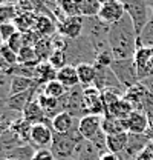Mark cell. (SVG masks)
Listing matches in <instances>:
<instances>
[{
  "label": "cell",
  "instance_id": "1",
  "mask_svg": "<svg viewBox=\"0 0 153 160\" xmlns=\"http://www.w3.org/2000/svg\"><path fill=\"white\" fill-rule=\"evenodd\" d=\"M107 42L115 60L133 59L138 49V32L132 19L126 14L119 22L109 26Z\"/></svg>",
  "mask_w": 153,
  "mask_h": 160
},
{
  "label": "cell",
  "instance_id": "2",
  "mask_svg": "<svg viewBox=\"0 0 153 160\" xmlns=\"http://www.w3.org/2000/svg\"><path fill=\"white\" fill-rule=\"evenodd\" d=\"M64 51L69 65L78 66L81 63H94L96 60V51L87 36L81 34L78 39H66Z\"/></svg>",
  "mask_w": 153,
  "mask_h": 160
},
{
  "label": "cell",
  "instance_id": "3",
  "mask_svg": "<svg viewBox=\"0 0 153 160\" xmlns=\"http://www.w3.org/2000/svg\"><path fill=\"white\" fill-rule=\"evenodd\" d=\"M123 3H124L126 14L132 19L135 29L139 36L141 31L144 29V26L149 23V20L152 17L150 0H124Z\"/></svg>",
  "mask_w": 153,
  "mask_h": 160
},
{
  "label": "cell",
  "instance_id": "4",
  "mask_svg": "<svg viewBox=\"0 0 153 160\" xmlns=\"http://www.w3.org/2000/svg\"><path fill=\"white\" fill-rule=\"evenodd\" d=\"M110 69L114 71L116 79L119 80V83L129 89L135 85L141 83L139 77H138V69L135 65L133 59H124V60H114L110 65Z\"/></svg>",
  "mask_w": 153,
  "mask_h": 160
},
{
  "label": "cell",
  "instance_id": "5",
  "mask_svg": "<svg viewBox=\"0 0 153 160\" xmlns=\"http://www.w3.org/2000/svg\"><path fill=\"white\" fill-rule=\"evenodd\" d=\"M76 143L69 134L54 132V139L51 143V151L57 160H71L76 152Z\"/></svg>",
  "mask_w": 153,
  "mask_h": 160
},
{
  "label": "cell",
  "instance_id": "6",
  "mask_svg": "<svg viewBox=\"0 0 153 160\" xmlns=\"http://www.w3.org/2000/svg\"><path fill=\"white\" fill-rule=\"evenodd\" d=\"M96 68V77L94 82V86L96 89L103 91H118L121 94L126 92V88L119 83V80L116 79V76L114 74V71L110 69V66H98Z\"/></svg>",
  "mask_w": 153,
  "mask_h": 160
},
{
  "label": "cell",
  "instance_id": "7",
  "mask_svg": "<svg viewBox=\"0 0 153 160\" xmlns=\"http://www.w3.org/2000/svg\"><path fill=\"white\" fill-rule=\"evenodd\" d=\"M66 111L75 117L81 119L84 116H87V109L84 105V88L81 85H78L75 88H71L66 94Z\"/></svg>",
  "mask_w": 153,
  "mask_h": 160
},
{
  "label": "cell",
  "instance_id": "8",
  "mask_svg": "<svg viewBox=\"0 0 153 160\" xmlns=\"http://www.w3.org/2000/svg\"><path fill=\"white\" fill-rule=\"evenodd\" d=\"M124 16H126L124 3L121 0H110V2L101 3V9H100L96 17L103 23H106L107 26H110L116 22H119Z\"/></svg>",
  "mask_w": 153,
  "mask_h": 160
},
{
  "label": "cell",
  "instance_id": "9",
  "mask_svg": "<svg viewBox=\"0 0 153 160\" xmlns=\"http://www.w3.org/2000/svg\"><path fill=\"white\" fill-rule=\"evenodd\" d=\"M84 28V17L74 16V17H64L57 23V31L64 39H78L83 34Z\"/></svg>",
  "mask_w": 153,
  "mask_h": 160
},
{
  "label": "cell",
  "instance_id": "10",
  "mask_svg": "<svg viewBox=\"0 0 153 160\" xmlns=\"http://www.w3.org/2000/svg\"><path fill=\"white\" fill-rule=\"evenodd\" d=\"M54 139V129L51 126V120H44L43 123H37L32 126V132H31V145L44 148V146H51Z\"/></svg>",
  "mask_w": 153,
  "mask_h": 160
},
{
  "label": "cell",
  "instance_id": "11",
  "mask_svg": "<svg viewBox=\"0 0 153 160\" xmlns=\"http://www.w3.org/2000/svg\"><path fill=\"white\" fill-rule=\"evenodd\" d=\"M101 122H103V116H94V114H87L84 117L78 120V129L83 136L84 140H92L103 131L101 129Z\"/></svg>",
  "mask_w": 153,
  "mask_h": 160
},
{
  "label": "cell",
  "instance_id": "12",
  "mask_svg": "<svg viewBox=\"0 0 153 160\" xmlns=\"http://www.w3.org/2000/svg\"><path fill=\"white\" fill-rule=\"evenodd\" d=\"M37 100L43 109V112H44V117L48 120H52L60 112L66 111V96L61 99H52V97H48L41 92V94H38Z\"/></svg>",
  "mask_w": 153,
  "mask_h": 160
},
{
  "label": "cell",
  "instance_id": "13",
  "mask_svg": "<svg viewBox=\"0 0 153 160\" xmlns=\"http://www.w3.org/2000/svg\"><path fill=\"white\" fill-rule=\"evenodd\" d=\"M84 105H86L87 114H94V116H104L106 114L101 91L96 89L95 86L84 88Z\"/></svg>",
  "mask_w": 153,
  "mask_h": 160
},
{
  "label": "cell",
  "instance_id": "14",
  "mask_svg": "<svg viewBox=\"0 0 153 160\" xmlns=\"http://www.w3.org/2000/svg\"><path fill=\"white\" fill-rule=\"evenodd\" d=\"M40 89H41V86H37V88H32V89H29V91H25V92L16 94V96H11V97L8 99L6 108L11 109V111H16V112H23L25 108L34 99L38 97Z\"/></svg>",
  "mask_w": 153,
  "mask_h": 160
},
{
  "label": "cell",
  "instance_id": "15",
  "mask_svg": "<svg viewBox=\"0 0 153 160\" xmlns=\"http://www.w3.org/2000/svg\"><path fill=\"white\" fill-rule=\"evenodd\" d=\"M152 142L149 139L147 134H130L129 132V145H127V149L126 152L121 156L123 159L127 157L126 160H132L133 157H136L141 151H144Z\"/></svg>",
  "mask_w": 153,
  "mask_h": 160
},
{
  "label": "cell",
  "instance_id": "16",
  "mask_svg": "<svg viewBox=\"0 0 153 160\" xmlns=\"http://www.w3.org/2000/svg\"><path fill=\"white\" fill-rule=\"evenodd\" d=\"M126 128L130 134H146L149 129V117L144 112L133 111L126 119Z\"/></svg>",
  "mask_w": 153,
  "mask_h": 160
},
{
  "label": "cell",
  "instance_id": "17",
  "mask_svg": "<svg viewBox=\"0 0 153 160\" xmlns=\"http://www.w3.org/2000/svg\"><path fill=\"white\" fill-rule=\"evenodd\" d=\"M51 126L54 129V132L58 134H69L74 128H75V117H72L67 111L60 112L58 116H55L51 120Z\"/></svg>",
  "mask_w": 153,
  "mask_h": 160
},
{
  "label": "cell",
  "instance_id": "18",
  "mask_svg": "<svg viewBox=\"0 0 153 160\" xmlns=\"http://www.w3.org/2000/svg\"><path fill=\"white\" fill-rule=\"evenodd\" d=\"M129 145V132H118L107 136V151L123 156Z\"/></svg>",
  "mask_w": 153,
  "mask_h": 160
},
{
  "label": "cell",
  "instance_id": "19",
  "mask_svg": "<svg viewBox=\"0 0 153 160\" xmlns=\"http://www.w3.org/2000/svg\"><path fill=\"white\" fill-rule=\"evenodd\" d=\"M57 69L49 62H40L35 66V80L41 86L48 85L52 80H57Z\"/></svg>",
  "mask_w": 153,
  "mask_h": 160
},
{
  "label": "cell",
  "instance_id": "20",
  "mask_svg": "<svg viewBox=\"0 0 153 160\" xmlns=\"http://www.w3.org/2000/svg\"><path fill=\"white\" fill-rule=\"evenodd\" d=\"M132 112H133L132 105L124 99V97H121L118 102H115L114 105H110V106L106 109V114H107V116H112V117L119 119V120H126ZM106 114H104V116H106Z\"/></svg>",
  "mask_w": 153,
  "mask_h": 160
},
{
  "label": "cell",
  "instance_id": "21",
  "mask_svg": "<svg viewBox=\"0 0 153 160\" xmlns=\"http://www.w3.org/2000/svg\"><path fill=\"white\" fill-rule=\"evenodd\" d=\"M34 31L37 32L40 37H52L54 32L57 31V25H54L52 19L46 14H37Z\"/></svg>",
  "mask_w": 153,
  "mask_h": 160
},
{
  "label": "cell",
  "instance_id": "22",
  "mask_svg": "<svg viewBox=\"0 0 153 160\" xmlns=\"http://www.w3.org/2000/svg\"><path fill=\"white\" fill-rule=\"evenodd\" d=\"M21 116H23V119L26 120V122H29L31 125L43 123V122L46 120L44 112H43V109H41V106H40V103H38L37 99H34L25 108V111L21 112Z\"/></svg>",
  "mask_w": 153,
  "mask_h": 160
},
{
  "label": "cell",
  "instance_id": "23",
  "mask_svg": "<svg viewBox=\"0 0 153 160\" xmlns=\"http://www.w3.org/2000/svg\"><path fill=\"white\" fill-rule=\"evenodd\" d=\"M76 72H78V79L80 85L83 88H89L94 86V82L96 77V68L94 63H81L76 66Z\"/></svg>",
  "mask_w": 153,
  "mask_h": 160
},
{
  "label": "cell",
  "instance_id": "24",
  "mask_svg": "<svg viewBox=\"0 0 153 160\" xmlns=\"http://www.w3.org/2000/svg\"><path fill=\"white\" fill-rule=\"evenodd\" d=\"M57 80H60L67 89L78 86L80 85V79H78L76 66H74V65H66L64 68H61L57 72Z\"/></svg>",
  "mask_w": 153,
  "mask_h": 160
},
{
  "label": "cell",
  "instance_id": "25",
  "mask_svg": "<svg viewBox=\"0 0 153 160\" xmlns=\"http://www.w3.org/2000/svg\"><path fill=\"white\" fill-rule=\"evenodd\" d=\"M101 129L106 136L110 134H118V132H127L126 128V120L115 119L112 116H103V122H101Z\"/></svg>",
  "mask_w": 153,
  "mask_h": 160
},
{
  "label": "cell",
  "instance_id": "26",
  "mask_svg": "<svg viewBox=\"0 0 153 160\" xmlns=\"http://www.w3.org/2000/svg\"><path fill=\"white\" fill-rule=\"evenodd\" d=\"M41 86L37 80L34 79H28V77H20V76H12L11 77V96H16L20 92H25V91H29L32 88H37Z\"/></svg>",
  "mask_w": 153,
  "mask_h": 160
},
{
  "label": "cell",
  "instance_id": "27",
  "mask_svg": "<svg viewBox=\"0 0 153 160\" xmlns=\"http://www.w3.org/2000/svg\"><path fill=\"white\" fill-rule=\"evenodd\" d=\"M34 49H35V52H37L40 62H48L49 57H51V54H52L54 49H55L52 37H41V39L35 43Z\"/></svg>",
  "mask_w": 153,
  "mask_h": 160
},
{
  "label": "cell",
  "instance_id": "28",
  "mask_svg": "<svg viewBox=\"0 0 153 160\" xmlns=\"http://www.w3.org/2000/svg\"><path fill=\"white\" fill-rule=\"evenodd\" d=\"M67 88L60 82V80H52L49 82L48 85L43 86V94L48 96V97H52V99H61L67 94Z\"/></svg>",
  "mask_w": 153,
  "mask_h": 160
},
{
  "label": "cell",
  "instance_id": "29",
  "mask_svg": "<svg viewBox=\"0 0 153 160\" xmlns=\"http://www.w3.org/2000/svg\"><path fill=\"white\" fill-rule=\"evenodd\" d=\"M38 63H40V59H38V56L34 48H28L26 46V48H23L19 52V65L35 68Z\"/></svg>",
  "mask_w": 153,
  "mask_h": 160
},
{
  "label": "cell",
  "instance_id": "30",
  "mask_svg": "<svg viewBox=\"0 0 153 160\" xmlns=\"http://www.w3.org/2000/svg\"><path fill=\"white\" fill-rule=\"evenodd\" d=\"M153 48V12L149 23L144 26L141 34L138 36V48Z\"/></svg>",
  "mask_w": 153,
  "mask_h": 160
},
{
  "label": "cell",
  "instance_id": "31",
  "mask_svg": "<svg viewBox=\"0 0 153 160\" xmlns=\"http://www.w3.org/2000/svg\"><path fill=\"white\" fill-rule=\"evenodd\" d=\"M101 9L100 0H81L80 2V14L83 17H96Z\"/></svg>",
  "mask_w": 153,
  "mask_h": 160
},
{
  "label": "cell",
  "instance_id": "32",
  "mask_svg": "<svg viewBox=\"0 0 153 160\" xmlns=\"http://www.w3.org/2000/svg\"><path fill=\"white\" fill-rule=\"evenodd\" d=\"M17 16H19V9L16 5H12V3L0 5V25L16 22Z\"/></svg>",
  "mask_w": 153,
  "mask_h": 160
},
{
  "label": "cell",
  "instance_id": "33",
  "mask_svg": "<svg viewBox=\"0 0 153 160\" xmlns=\"http://www.w3.org/2000/svg\"><path fill=\"white\" fill-rule=\"evenodd\" d=\"M57 71H60L61 68H64L66 65H69V62H67V56H66V51L64 49H61V48H55L54 49V52L51 54V57L48 60Z\"/></svg>",
  "mask_w": 153,
  "mask_h": 160
},
{
  "label": "cell",
  "instance_id": "34",
  "mask_svg": "<svg viewBox=\"0 0 153 160\" xmlns=\"http://www.w3.org/2000/svg\"><path fill=\"white\" fill-rule=\"evenodd\" d=\"M17 32H19V29H17V26H16L14 22L0 25V37L3 40V43H6L8 40L11 39L14 34H17Z\"/></svg>",
  "mask_w": 153,
  "mask_h": 160
},
{
  "label": "cell",
  "instance_id": "35",
  "mask_svg": "<svg viewBox=\"0 0 153 160\" xmlns=\"http://www.w3.org/2000/svg\"><path fill=\"white\" fill-rule=\"evenodd\" d=\"M6 45H8L14 52H17V54H19L20 51L25 48V43H23V32H20L19 31L17 34H14L11 39L6 42Z\"/></svg>",
  "mask_w": 153,
  "mask_h": 160
},
{
  "label": "cell",
  "instance_id": "36",
  "mask_svg": "<svg viewBox=\"0 0 153 160\" xmlns=\"http://www.w3.org/2000/svg\"><path fill=\"white\" fill-rule=\"evenodd\" d=\"M32 160H55V157H54V154H52L51 149H48V148H40V149L35 151Z\"/></svg>",
  "mask_w": 153,
  "mask_h": 160
},
{
  "label": "cell",
  "instance_id": "37",
  "mask_svg": "<svg viewBox=\"0 0 153 160\" xmlns=\"http://www.w3.org/2000/svg\"><path fill=\"white\" fill-rule=\"evenodd\" d=\"M132 160H153V143H150L144 151H141L136 157H133Z\"/></svg>",
  "mask_w": 153,
  "mask_h": 160
},
{
  "label": "cell",
  "instance_id": "38",
  "mask_svg": "<svg viewBox=\"0 0 153 160\" xmlns=\"http://www.w3.org/2000/svg\"><path fill=\"white\" fill-rule=\"evenodd\" d=\"M100 160H121V157L115 152H110V151H106L100 156Z\"/></svg>",
  "mask_w": 153,
  "mask_h": 160
},
{
  "label": "cell",
  "instance_id": "39",
  "mask_svg": "<svg viewBox=\"0 0 153 160\" xmlns=\"http://www.w3.org/2000/svg\"><path fill=\"white\" fill-rule=\"evenodd\" d=\"M141 83L146 86V89L153 96V76H150V77H147V79H144V80H141Z\"/></svg>",
  "mask_w": 153,
  "mask_h": 160
},
{
  "label": "cell",
  "instance_id": "40",
  "mask_svg": "<svg viewBox=\"0 0 153 160\" xmlns=\"http://www.w3.org/2000/svg\"><path fill=\"white\" fill-rule=\"evenodd\" d=\"M5 132H6V126H3V125L0 123V137H2Z\"/></svg>",
  "mask_w": 153,
  "mask_h": 160
},
{
  "label": "cell",
  "instance_id": "41",
  "mask_svg": "<svg viewBox=\"0 0 153 160\" xmlns=\"http://www.w3.org/2000/svg\"><path fill=\"white\" fill-rule=\"evenodd\" d=\"M5 3H8V0H0V5H5Z\"/></svg>",
  "mask_w": 153,
  "mask_h": 160
},
{
  "label": "cell",
  "instance_id": "42",
  "mask_svg": "<svg viewBox=\"0 0 153 160\" xmlns=\"http://www.w3.org/2000/svg\"><path fill=\"white\" fill-rule=\"evenodd\" d=\"M101 3H106V2H110V0H100Z\"/></svg>",
  "mask_w": 153,
  "mask_h": 160
},
{
  "label": "cell",
  "instance_id": "43",
  "mask_svg": "<svg viewBox=\"0 0 153 160\" xmlns=\"http://www.w3.org/2000/svg\"><path fill=\"white\" fill-rule=\"evenodd\" d=\"M150 6H152V11H153V0H150Z\"/></svg>",
  "mask_w": 153,
  "mask_h": 160
},
{
  "label": "cell",
  "instance_id": "44",
  "mask_svg": "<svg viewBox=\"0 0 153 160\" xmlns=\"http://www.w3.org/2000/svg\"><path fill=\"white\" fill-rule=\"evenodd\" d=\"M2 45H3V40H2V37H0V46H2Z\"/></svg>",
  "mask_w": 153,
  "mask_h": 160
},
{
  "label": "cell",
  "instance_id": "45",
  "mask_svg": "<svg viewBox=\"0 0 153 160\" xmlns=\"http://www.w3.org/2000/svg\"><path fill=\"white\" fill-rule=\"evenodd\" d=\"M6 160H17V159H11V157H9V159H6Z\"/></svg>",
  "mask_w": 153,
  "mask_h": 160
},
{
  "label": "cell",
  "instance_id": "46",
  "mask_svg": "<svg viewBox=\"0 0 153 160\" xmlns=\"http://www.w3.org/2000/svg\"><path fill=\"white\" fill-rule=\"evenodd\" d=\"M119 157H121V156H119ZM121 160H126V159H123V157H121Z\"/></svg>",
  "mask_w": 153,
  "mask_h": 160
},
{
  "label": "cell",
  "instance_id": "47",
  "mask_svg": "<svg viewBox=\"0 0 153 160\" xmlns=\"http://www.w3.org/2000/svg\"><path fill=\"white\" fill-rule=\"evenodd\" d=\"M121 2H124V0H121Z\"/></svg>",
  "mask_w": 153,
  "mask_h": 160
},
{
  "label": "cell",
  "instance_id": "48",
  "mask_svg": "<svg viewBox=\"0 0 153 160\" xmlns=\"http://www.w3.org/2000/svg\"><path fill=\"white\" fill-rule=\"evenodd\" d=\"M55 160H57V159H55Z\"/></svg>",
  "mask_w": 153,
  "mask_h": 160
}]
</instances>
